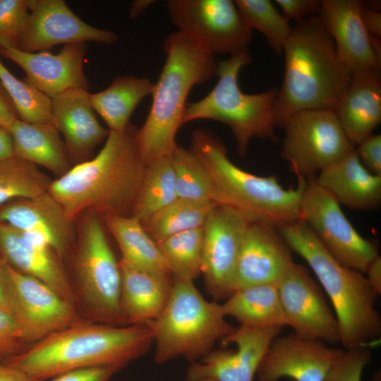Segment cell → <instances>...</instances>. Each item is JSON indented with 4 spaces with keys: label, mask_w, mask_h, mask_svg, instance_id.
<instances>
[{
    "label": "cell",
    "mask_w": 381,
    "mask_h": 381,
    "mask_svg": "<svg viewBox=\"0 0 381 381\" xmlns=\"http://www.w3.org/2000/svg\"><path fill=\"white\" fill-rule=\"evenodd\" d=\"M152 344L148 324L111 325L80 320L2 362L45 381L86 368L109 367L119 371L147 353Z\"/></svg>",
    "instance_id": "1"
},
{
    "label": "cell",
    "mask_w": 381,
    "mask_h": 381,
    "mask_svg": "<svg viewBox=\"0 0 381 381\" xmlns=\"http://www.w3.org/2000/svg\"><path fill=\"white\" fill-rule=\"evenodd\" d=\"M138 128L109 131L100 151L52 181L47 191L75 221L86 210L102 217L131 216L145 164L136 142Z\"/></svg>",
    "instance_id": "2"
},
{
    "label": "cell",
    "mask_w": 381,
    "mask_h": 381,
    "mask_svg": "<svg viewBox=\"0 0 381 381\" xmlns=\"http://www.w3.org/2000/svg\"><path fill=\"white\" fill-rule=\"evenodd\" d=\"M283 53L284 78L274 104L276 127L300 111H334L351 75L318 16L295 23Z\"/></svg>",
    "instance_id": "3"
},
{
    "label": "cell",
    "mask_w": 381,
    "mask_h": 381,
    "mask_svg": "<svg viewBox=\"0 0 381 381\" xmlns=\"http://www.w3.org/2000/svg\"><path fill=\"white\" fill-rule=\"evenodd\" d=\"M167 58L154 84L152 105L143 125L138 128L136 142L145 165L171 156L177 148L176 135L183 125L186 99L190 90L217 73L214 54L179 31L163 42Z\"/></svg>",
    "instance_id": "4"
},
{
    "label": "cell",
    "mask_w": 381,
    "mask_h": 381,
    "mask_svg": "<svg viewBox=\"0 0 381 381\" xmlns=\"http://www.w3.org/2000/svg\"><path fill=\"white\" fill-rule=\"evenodd\" d=\"M292 251L309 265L336 315L344 349L368 346L381 335L379 296L362 272L339 262L301 219L278 226Z\"/></svg>",
    "instance_id": "5"
},
{
    "label": "cell",
    "mask_w": 381,
    "mask_h": 381,
    "mask_svg": "<svg viewBox=\"0 0 381 381\" xmlns=\"http://www.w3.org/2000/svg\"><path fill=\"white\" fill-rule=\"evenodd\" d=\"M190 150L208 171L213 183V202L231 207L250 222L280 226L301 220L300 205L307 181L284 188L274 176H260L235 165L224 145L211 132L199 128L192 134Z\"/></svg>",
    "instance_id": "6"
},
{
    "label": "cell",
    "mask_w": 381,
    "mask_h": 381,
    "mask_svg": "<svg viewBox=\"0 0 381 381\" xmlns=\"http://www.w3.org/2000/svg\"><path fill=\"white\" fill-rule=\"evenodd\" d=\"M74 243L64 259L76 308L83 320L126 325L121 306V273L103 217L86 210L75 220Z\"/></svg>",
    "instance_id": "7"
},
{
    "label": "cell",
    "mask_w": 381,
    "mask_h": 381,
    "mask_svg": "<svg viewBox=\"0 0 381 381\" xmlns=\"http://www.w3.org/2000/svg\"><path fill=\"white\" fill-rule=\"evenodd\" d=\"M147 324L153 333L157 363L179 357L190 363L198 361L236 328L226 321L222 305L206 300L193 281L173 277L164 309Z\"/></svg>",
    "instance_id": "8"
},
{
    "label": "cell",
    "mask_w": 381,
    "mask_h": 381,
    "mask_svg": "<svg viewBox=\"0 0 381 381\" xmlns=\"http://www.w3.org/2000/svg\"><path fill=\"white\" fill-rule=\"evenodd\" d=\"M251 61L246 49L218 62L217 83L205 97L187 103L183 117V124L210 119L228 126L241 156L246 154L253 138L277 140L274 104L277 90L249 94L243 92L238 84L241 70Z\"/></svg>",
    "instance_id": "9"
},
{
    "label": "cell",
    "mask_w": 381,
    "mask_h": 381,
    "mask_svg": "<svg viewBox=\"0 0 381 381\" xmlns=\"http://www.w3.org/2000/svg\"><path fill=\"white\" fill-rule=\"evenodd\" d=\"M280 151L297 179L308 181L355 150L334 110L307 109L291 115L281 126Z\"/></svg>",
    "instance_id": "10"
},
{
    "label": "cell",
    "mask_w": 381,
    "mask_h": 381,
    "mask_svg": "<svg viewBox=\"0 0 381 381\" xmlns=\"http://www.w3.org/2000/svg\"><path fill=\"white\" fill-rule=\"evenodd\" d=\"M168 16L179 32L205 51L230 56L248 49L253 30L231 0H168Z\"/></svg>",
    "instance_id": "11"
},
{
    "label": "cell",
    "mask_w": 381,
    "mask_h": 381,
    "mask_svg": "<svg viewBox=\"0 0 381 381\" xmlns=\"http://www.w3.org/2000/svg\"><path fill=\"white\" fill-rule=\"evenodd\" d=\"M300 212L301 220L341 264L365 273L379 255L377 244L356 230L340 204L315 182V178L306 181Z\"/></svg>",
    "instance_id": "12"
},
{
    "label": "cell",
    "mask_w": 381,
    "mask_h": 381,
    "mask_svg": "<svg viewBox=\"0 0 381 381\" xmlns=\"http://www.w3.org/2000/svg\"><path fill=\"white\" fill-rule=\"evenodd\" d=\"M6 269L11 315L28 344L83 320L76 307L48 285L7 263Z\"/></svg>",
    "instance_id": "13"
},
{
    "label": "cell",
    "mask_w": 381,
    "mask_h": 381,
    "mask_svg": "<svg viewBox=\"0 0 381 381\" xmlns=\"http://www.w3.org/2000/svg\"><path fill=\"white\" fill-rule=\"evenodd\" d=\"M288 321L297 336L325 344H340L338 322L320 285L294 261L276 284Z\"/></svg>",
    "instance_id": "14"
},
{
    "label": "cell",
    "mask_w": 381,
    "mask_h": 381,
    "mask_svg": "<svg viewBox=\"0 0 381 381\" xmlns=\"http://www.w3.org/2000/svg\"><path fill=\"white\" fill-rule=\"evenodd\" d=\"M250 222L237 210L215 204L204 223L201 273L214 301L226 300L234 292L238 255Z\"/></svg>",
    "instance_id": "15"
},
{
    "label": "cell",
    "mask_w": 381,
    "mask_h": 381,
    "mask_svg": "<svg viewBox=\"0 0 381 381\" xmlns=\"http://www.w3.org/2000/svg\"><path fill=\"white\" fill-rule=\"evenodd\" d=\"M282 327L239 326L223 338L222 346L234 344L236 350H212L198 361L191 362L186 381H253L272 340Z\"/></svg>",
    "instance_id": "16"
},
{
    "label": "cell",
    "mask_w": 381,
    "mask_h": 381,
    "mask_svg": "<svg viewBox=\"0 0 381 381\" xmlns=\"http://www.w3.org/2000/svg\"><path fill=\"white\" fill-rule=\"evenodd\" d=\"M116 40V34L86 23L63 0H29V14L18 48L33 53L61 44H111Z\"/></svg>",
    "instance_id": "17"
},
{
    "label": "cell",
    "mask_w": 381,
    "mask_h": 381,
    "mask_svg": "<svg viewBox=\"0 0 381 381\" xmlns=\"http://www.w3.org/2000/svg\"><path fill=\"white\" fill-rule=\"evenodd\" d=\"M344 350L294 333L276 337L258 370V381H325Z\"/></svg>",
    "instance_id": "18"
},
{
    "label": "cell",
    "mask_w": 381,
    "mask_h": 381,
    "mask_svg": "<svg viewBox=\"0 0 381 381\" xmlns=\"http://www.w3.org/2000/svg\"><path fill=\"white\" fill-rule=\"evenodd\" d=\"M0 221L52 248L64 260L75 241V221L47 190L1 205Z\"/></svg>",
    "instance_id": "19"
},
{
    "label": "cell",
    "mask_w": 381,
    "mask_h": 381,
    "mask_svg": "<svg viewBox=\"0 0 381 381\" xmlns=\"http://www.w3.org/2000/svg\"><path fill=\"white\" fill-rule=\"evenodd\" d=\"M85 43L64 45L56 54L48 52H25L0 40V55L18 65L25 81L53 98L72 88L88 90L84 73Z\"/></svg>",
    "instance_id": "20"
},
{
    "label": "cell",
    "mask_w": 381,
    "mask_h": 381,
    "mask_svg": "<svg viewBox=\"0 0 381 381\" xmlns=\"http://www.w3.org/2000/svg\"><path fill=\"white\" fill-rule=\"evenodd\" d=\"M292 253L277 226L250 222L238 255L234 291L253 285L277 284L294 262Z\"/></svg>",
    "instance_id": "21"
},
{
    "label": "cell",
    "mask_w": 381,
    "mask_h": 381,
    "mask_svg": "<svg viewBox=\"0 0 381 381\" xmlns=\"http://www.w3.org/2000/svg\"><path fill=\"white\" fill-rule=\"evenodd\" d=\"M362 2L322 0L318 17L332 39L337 53L351 75L380 69V56L362 20Z\"/></svg>",
    "instance_id": "22"
},
{
    "label": "cell",
    "mask_w": 381,
    "mask_h": 381,
    "mask_svg": "<svg viewBox=\"0 0 381 381\" xmlns=\"http://www.w3.org/2000/svg\"><path fill=\"white\" fill-rule=\"evenodd\" d=\"M0 255L11 268L40 280L76 307L64 260L52 248L0 221Z\"/></svg>",
    "instance_id": "23"
},
{
    "label": "cell",
    "mask_w": 381,
    "mask_h": 381,
    "mask_svg": "<svg viewBox=\"0 0 381 381\" xmlns=\"http://www.w3.org/2000/svg\"><path fill=\"white\" fill-rule=\"evenodd\" d=\"M51 99L52 124L64 137L72 166L90 159L109 131L98 121L89 101L88 91L72 88Z\"/></svg>",
    "instance_id": "24"
},
{
    "label": "cell",
    "mask_w": 381,
    "mask_h": 381,
    "mask_svg": "<svg viewBox=\"0 0 381 381\" xmlns=\"http://www.w3.org/2000/svg\"><path fill=\"white\" fill-rule=\"evenodd\" d=\"M334 111L344 133L355 146L373 134L381 121L380 69L353 73Z\"/></svg>",
    "instance_id": "25"
},
{
    "label": "cell",
    "mask_w": 381,
    "mask_h": 381,
    "mask_svg": "<svg viewBox=\"0 0 381 381\" xmlns=\"http://www.w3.org/2000/svg\"><path fill=\"white\" fill-rule=\"evenodd\" d=\"M315 181L348 207L366 210L380 205L381 176L370 172L355 150L319 172Z\"/></svg>",
    "instance_id": "26"
},
{
    "label": "cell",
    "mask_w": 381,
    "mask_h": 381,
    "mask_svg": "<svg viewBox=\"0 0 381 381\" xmlns=\"http://www.w3.org/2000/svg\"><path fill=\"white\" fill-rule=\"evenodd\" d=\"M120 306L126 325H145L155 320L170 294L172 277L138 270L120 260Z\"/></svg>",
    "instance_id": "27"
},
{
    "label": "cell",
    "mask_w": 381,
    "mask_h": 381,
    "mask_svg": "<svg viewBox=\"0 0 381 381\" xmlns=\"http://www.w3.org/2000/svg\"><path fill=\"white\" fill-rule=\"evenodd\" d=\"M8 130L14 157L42 167L56 178L72 167L64 140L52 123H28L18 119Z\"/></svg>",
    "instance_id": "28"
},
{
    "label": "cell",
    "mask_w": 381,
    "mask_h": 381,
    "mask_svg": "<svg viewBox=\"0 0 381 381\" xmlns=\"http://www.w3.org/2000/svg\"><path fill=\"white\" fill-rule=\"evenodd\" d=\"M103 220L119 246L121 260L138 270L172 277L157 244L138 219L108 215L103 217Z\"/></svg>",
    "instance_id": "29"
},
{
    "label": "cell",
    "mask_w": 381,
    "mask_h": 381,
    "mask_svg": "<svg viewBox=\"0 0 381 381\" xmlns=\"http://www.w3.org/2000/svg\"><path fill=\"white\" fill-rule=\"evenodd\" d=\"M222 305L224 315L247 327L288 326L276 284L250 286L236 290Z\"/></svg>",
    "instance_id": "30"
},
{
    "label": "cell",
    "mask_w": 381,
    "mask_h": 381,
    "mask_svg": "<svg viewBox=\"0 0 381 381\" xmlns=\"http://www.w3.org/2000/svg\"><path fill=\"white\" fill-rule=\"evenodd\" d=\"M153 87L154 83L147 78L120 75L104 90L89 93V101L109 131L120 133L130 124V118L140 101L152 95Z\"/></svg>",
    "instance_id": "31"
},
{
    "label": "cell",
    "mask_w": 381,
    "mask_h": 381,
    "mask_svg": "<svg viewBox=\"0 0 381 381\" xmlns=\"http://www.w3.org/2000/svg\"><path fill=\"white\" fill-rule=\"evenodd\" d=\"M176 198L171 156L158 158L145 167L131 216L143 223Z\"/></svg>",
    "instance_id": "32"
},
{
    "label": "cell",
    "mask_w": 381,
    "mask_h": 381,
    "mask_svg": "<svg viewBox=\"0 0 381 381\" xmlns=\"http://www.w3.org/2000/svg\"><path fill=\"white\" fill-rule=\"evenodd\" d=\"M215 204L176 198L141 224L157 244L173 235L202 227Z\"/></svg>",
    "instance_id": "33"
},
{
    "label": "cell",
    "mask_w": 381,
    "mask_h": 381,
    "mask_svg": "<svg viewBox=\"0 0 381 381\" xmlns=\"http://www.w3.org/2000/svg\"><path fill=\"white\" fill-rule=\"evenodd\" d=\"M202 227L173 235L157 246L173 277L192 280L201 274Z\"/></svg>",
    "instance_id": "34"
},
{
    "label": "cell",
    "mask_w": 381,
    "mask_h": 381,
    "mask_svg": "<svg viewBox=\"0 0 381 381\" xmlns=\"http://www.w3.org/2000/svg\"><path fill=\"white\" fill-rule=\"evenodd\" d=\"M52 181L38 167L18 157L0 162V205L42 193Z\"/></svg>",
    "instance_id": "35"
},
{
    "label": "cell",
    "mask_w": 381,
    "mask_h": 381,
    "mask_svg": "<svg viewBox=\"0 0 381 381\" xmlns=\"http://www.w3.org/2000/svg\"><path fill=\"white\" fill-rule=\"evenodd\" d=\"M177 198L213 202L212 179L191 150L178 146L171 155Z\"/></svg>",
    "instance_id": "36"
},
{
    "label": "cell",
    "mask_w": 381,
    "mask_h": 381,
    "mask_svg": "<svg viewBox=\"0 0 381 381\" xmlns=\"http://www.w3.org/2000/svg\"><path fill=\"white\" fill-rule=\"evenodd\" d=\"M235 4L244 21L253 30L260 32L270 47L277 54L291 33L289 21L270 0H236Z\"/></svg>",
    "instance_id": "37"
},
{
    "label": "cell",
    "mask_w": 381,
    "mask_h": 381,
    "mask_svg": "<svg viewBox=\"0 0 381 381\" xmlns=\"http://www.w3.org/2000/svg\"><path fill=\"white\" fill-rule=\"evenodd\" d=\"M0 81L13 103L20 120L28 123H52L51 98L25 80L17 78L1 60Z\"/></svg>",
    "instance_id": "38"
},
{
    "label": "cell",
    "mask_w": 381,
    "mask_h": 381,
    "mask_svg": "<svg viewBox=\"0 0 381 381\" xmlns=\"http://www.w3.org/2000/svg\"><path fill=\"white\" fill-rule=\"evenodd\" d=\"M371 358L368 346L344 349L325 381H361L363 370Z\"/></svg>",
    "instance_id": "39"
},
{
    "label": "cell",
    "mask_w": 381,
    "mask_h": 381,
    "mask_svg": "<svg viewBox=\"0 0 381 381\" xmlns=\"http://www.w3.org/2000/svg\"><path fill=\"white\" fill-rule=\"evenodd\" d=\"M29 14V0H0V40L18 47Z\"/></svg>",
    "instance_id": "40"
},
{
    "label": "cell",
    "mask_w": 381,
    "mask_h": 381,
    "mask_svg": "<svg viewBox=\"0 0 381 381\" xmlns=\"http://www.w3.org/2000/svg\"><path fill=\"white\" fill-rule=\"evenodd\" d=\"M30 346L22 338L14 318L0 311V357L4 360L20 354Z\"/></svg>",
    "instance_id": "41"
},
{
    "label": "cell",
    "mask_w": 381,
    "mask_h": 381,
    "mask_svg": "<svg viewBox=\"0 0 381 381\" xmlns=\"http://www.w3.org/2000/svg\"><path fill=\"white\" fill-rule=\"evenodd\" d=\"M356 146L363 165L372 174L381 176V135L371 134Z\"/></svg>",
    "instance_id": "42"
},
{
    "label": "cell",
    "mask_w": 381,
    "mask_h": 381,
    "mask_svg": "<svg viewBox=\"0 0 381 381\" xmlns=\"http://www.w3.org/2000/svg\"><path fill=\"white\" fill-rule=\"evenodd\" d=\"M274 2L289 21L294 20L296 23L318 16L321 4L320 0H275Z\"/></svg>",
    "instance_id": "43"
},
{
    "label": "cell",
    "mask_w": 381,
    "mask_h": 381,
    "mask_svg": "<svg viewBox=\"0 0 381 381\" xmlns=\"http://www.w3.org/2000/svg\"><path fill=\"white\" fill-rule=\"evenodd\" d=\"M118 370L109 367H92L74 370L52 378L51 381H110Z\"/></svg>",
    "instance_id": "44"
},
{
    "label": "cell",
    "mask_w": 381,
    "mask_h": 381,
    "mask_svg": "<svg viewBox=\"0 0 381 381\" xmlns=\"http://www.w3.org/2000/svg\"><path fill=\"white\" fill-rule=\"evenodd\" d=\"M18 119L14 104L0 81V126L9 129Z\"/></svg>",
    "instance_id": "45"
},
{
    "label": "cell",
    "mask_w": 381,
    "mask_h": 381,
    "mask_svg": "<svg viewBox=\"0 0 381 381\" xmlns=\"http://www.w3.org/2000/svg\"><path fill=\"white\" fill-rule=\"evenodd\" d=\"M8 291L6 263L0 255V311L10 314L12 316Z\"/></svg>",
    "instance_id": "46"
},
{
    "label": "cell",
    "mask_w": 381,
    "mask_h": 381,
    "mask_svg": "<svg viewBox=\"0 0 381 381\" xmlns=\"http://www.w3.org/2000/svg\"><path fill=\"white\" fill-rule=\"evenodd\" d=\"M362 2V1H361ZM363 5V4H362ZM362 20L367 31L372 35L381 36V13L379 11L368 8L363 6Z\"/></svg>",
    "instance_id": "47"
},
{
    "label": "cell",
    "mask_w": 381,
    "mask_h": 381,
    "mask_svg": "<svg viewBox=\"0 0 381 381\" xmlns=\"http://www.w3.org/2000/svg\"><path fill=\"white\" fill-rule=\"evenodd\" d=\"M0 381H43L32 377L25 372L11 366L3 362L0 363Z\"/></svg>",
    "instance_id": "48"
},
{
    "label": "cell",
    "mask_w": 381,
    "mask_h": 381,
    "mask_svg": "<svg viewBox=\"0 0 381 381\" xmlns=\"http://www.w3.org/2000/svg\"><path fill=\"white\" fill-rule=\"evenodd\" d=\"M365 276L370 285L373 288L376 293L381 294V258L377 256L368 267Z\"/></svg>",
    "instance_id": "49"
},
{
    "label": "cell",
    "mask_w": 381,
    "mask_h": 381,
    "mask_svg": "<svg viewBox=\"0 0 381 381\" xmlns=\"http://www.w3.org/2000/svg\"><path fill=\"white\" fill-rule=\"evenodd\" d=\"M14 157L13 140L8 129L0 126V162Z\"/></svg>",
    "instance_id": "50"
},
{
    "label": "cell",
    "mask_w": 381,
    "mask_h": 381,
    "mask_svg": "<svg viewBox=\"0 0 381 381\" xmlns=\"http://www.w3.org/2000/svg\"><path fill=\"white\" fill-rule=\"evenodd\" d=\"M155 1L152 0H136L133 1L130 6L129 16L131 19H135L140 16L145 9L152 4Z\"/></svg>",
    "instance_id": "51"
}]
</instances>
